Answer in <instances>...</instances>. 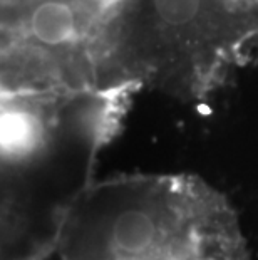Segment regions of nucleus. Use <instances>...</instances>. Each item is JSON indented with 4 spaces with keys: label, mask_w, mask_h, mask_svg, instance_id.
Here are the masks:
<instances>
[{
    "label": "nucleus",
    "mask_w": 258,
    "mask_h": 260,
    "mask_svg": "<svg viewBox=\"0 0 258 260\" xmlns=\"http://www.w3.org/2000/svg\"><path fill=\"white\" fill-rule=\"evenodd\" d=\"M142 193L106 217L102 260H250L232 203L205 180H168Z\"/></svg>",
    "instance_id": "nucleus-1"
},
{
    "label": "nucleus",
    "mask_w": 258,
    "mask_h": 260,
    "mask_svg": "<svg viewBox=\"0 0 258 260\" xmlns=\"http://www.w3.org/2000/svg\"><path fill=\"white\" fill-rule=\"evenodd\" d=\"M99 0H30L0 25H17L32 42L44 49H69L86 37L101 14Z\"/></svg>",
    "instance_id": "nucleus-2"
},
{
    "label": "nucleus",
    "mask_w": 258,
    "mask_h": 260,
    "mask_svg": "<svg viewBox=\"0 0 258 260\" xmlns=\"http://www.w3.org/2000/svg\"><path fill=\"white\" fill-rule=\"evenodd\" d=\"M39 116L24 106H0V154L17 156L32 151L41 143Z\"/></svg>",
    "instance_id": "nucleus-3"
}]
</instances>
